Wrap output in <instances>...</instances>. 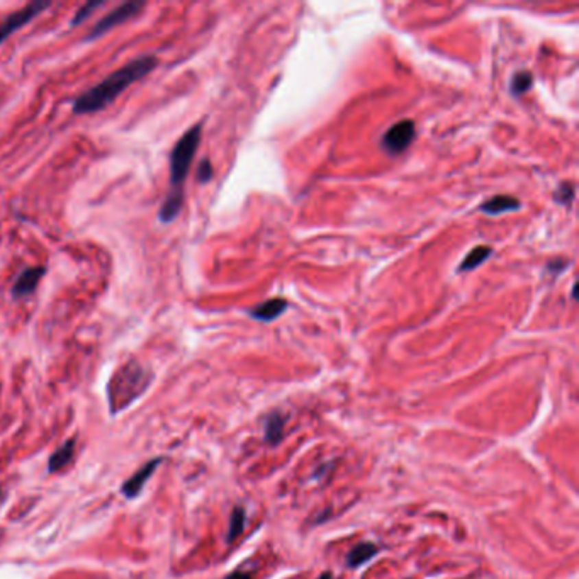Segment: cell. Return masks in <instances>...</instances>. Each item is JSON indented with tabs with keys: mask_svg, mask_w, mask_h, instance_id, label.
<instances>
[{
	"mask_svg": "<svg viewBox=\"0 0 579 579\" xmlns=\"http://www.w3.org/2000/svg\"><path fill=\"white\" fill-rule=\"evenodd\" d=\"M156 65H158V58L155 55H145L131 60L130 63L104 78L101 84L94 85L87 92L78 95L71 106V113L82 116V114H94L106 109L134 82L141 80L150 71L155 70Z\"/></svg>",
	"mask_w": 579,
	"mask_h": 579,
	"instance_id": "1",
	"label": "cell"
},
{
	"mask_svg": "<svg viewBox=\"0 0 579 579\" xmlns=\"http://www.w3.org/2000/svg\"><path fill=\"white\" fill-rule=\"evenodd\" d=\"M152 375L138 362L124 364L109 381V406L113 413L128 408L148 388Z\"/></svg>",
	"mask_w": 579,
	"mask_h": 579,
	"instance_id": "2",
	"label": "cell"
},
{
	"mask_svg": "<svg viewBox=\"0 0 579 579\" xmlns=\"http://www.w3.org/2000/svg\"><path fill=\"white\" fill-rule=\"evenodd\" d=\"M202 124H196L191 130L185 131L184 137L175 143L170 153V189L167 192L169 198L184 199V182L191 170L198 146L201 143Z\"/></svg>",
	"mask_w": 579,
	"mask_h": 579,
	"instance_id": "3",
	"label": "cell"
},
{
	"mask_svg": "<svg viewBox=\"0 0 579 579\" xmlns=\"http://www.w3.org/2000/svg\"><path fill=\"white\" fill-rule=\"evenodd\" d=\"M145 7V2H138V0H133V2H124L121 5H117L116 9L110 10L107 16H104L94 27L88 33L85 41H94V39L101 38V36L107 34L110 29L117 27L119 24L126 23V21L133 19L137 14L141 12V9Z\"/></svg>",
	"mask_w": 579,
	"mask_h": 579,
	"instance_id": "4",
	"label": "cell"
},
{
	"mask_svg": "<svg viewBox=\"0 0 579 579\" xmlns=\"http://www.w3.org/2000/svg\"><path fill=\"white\" fill-rule=\"evenodd\" d=\"M49 7H51L49 2H33L27 3V5L23 7L21 10H16V12L10 14V16L0 24V45H2L10 34H14L16 31H19L21 27L26 26L27 23H31L34 17H38L39 14L45 12Z\"/></svg>",
	"mask_w": 579,
	"mask_h": 579,
	"instance_id": "5",
	"label": "cell"
},
{
	"mask_svg": "<svg viewBox=\"0 0 579 579\" xmlns=\"http://www.w3.org/2000/svg\"><path fill=\"white\" fill-rule=\"evenodd\" d=\"M414 131H416V128H414L413 121H399V123H396L394 126L389 128L384 133V137H382V148L388 153H391V155H399L413 143Z\"/></svg>",
	"mask_w": 579,
	"mask_h": 579,
	"instance_id": "6",
	"label": "cell"
},
{
	"mask_svg": "<svg viewBox=\"0 0 579 579\" xmlns=\"http://www.w3.org/2000/svg\"><path fill=\"white\" fill-rule=\"evenodd\" d=\"M46 269L45 267H31V269H24L23 272L17 275L16 282L12 285V298L23 299L26 296L33 294L38 287L39 281L45 277Z\"/></svg>",
	"mask_w": 579,
	"mask_h": 579,
	"instance_id": "7",
	"label": "cell"
},
{
	"mask_svg": "<svg viewBox=\"0 0 579 579\" xmlns=\"http://www.w3.org/2000/svg\"><path fill=\"white\" fill-rule=\"evenodd\" d=\"M160 462H162V457H156V459L150 460V462H146L145 466L139 467L137 473H134L133 476H131L123 484V488H121L123 495L126 496V498H130V499L137 498L139 493H141V489L145 488V484H146V481H148V477L152 476L153 473H155V469H156V467H158Z\"/></svg>",
	"mask_w": 579,
	"mask_h": 579,
	"instance_id": "8",
	"label": "cell"
},
{
	"mask_svg": "<svg viewBox=\"0 0 579 579\" xmlns=\"http://www.w3.org/2000/svg\"><path fill=\"white\" fill-rule=\"evenodd\" d=\"M285 309H287V301L282 298H275L253 307V309L250 311V316L260 321H272L275 318L281 316Z\"/></svg>",
	"mask_w": 579,
	"mask_h": 579,
	"instance_id": "9",
	"label": "cell"
},
{
	"mask_svg": "<svg viewBox=\"0 0 579 579\" xmlns=\"http://www.w3.org/2000/svg\"><path fill=\"white\" fill-rule=\"evenodd\" d=\"M75 456V438H70L63 443L60 449H56L55 452L51 453L48 460V471L49 473H58V471L65 469L67 466L71 462Z\"/></svg>",
	"mask_w": 579,
	"mask_h": 579,
	"instance_id": "10",
	"label": "cell"
},
{
	"mask_svg": "<svg viewBox=\"0 0 579 579\" xmlns=\"http://www.w3.org/2000/svg\"><path fill=\"white\" fill-rule=\"evenodd\" d=\"M520 207H521L520 201L511 198V196H496V198L482 202L481 211H484V213L489 214V216H496V214L506 213V211H517V209H520Z\"/></svg>",
	"mask_w": 579,
	"mask_h": 579,
	"instance_id": "11",
	"label": "cell"
},
{
	"mask_svg": "<svg viewBox=\"0 0 579 579\" xmlns=\"http://www.w3.org/2000/svg\"><path fill=\"white\" fill-rule=\"evenodd\" d=\"M377 554V547L373 542H362V544L355 545L350 554L346 556V566L350 567H359L362 564H366L367 560H370Z\"/></svg>",
	"mask_w": 579,
	"mask_h": 579,
	"instance_id": "12",
	"label": "cell"
},
{
	"mask_svg": "<svg viewBox=\"0 0 579 579\" xmlns=\"http://www.w3.org/2000/svg\"><path fill=\"white\" fill-rule=\"evenodd\" d=\"M493 253V248L491 246H486V245H481V246H476V248L473 250L471 253H467V257L464 259V262L460 263L459 267V272H467V270H474L477 269L481 263H484L486 260H488V257Z\"/></svg>",
	"mask_w": 579,
	"mask_h": 579,
	"instance_id": "13",
	"label": "cell"
},
{
	"mask_svg": "<svg viewBox=\"0 0 579 579\" xmlns=\"http://www.w3.org/2000/svg\"><path fill=\"white\" fill-rule=\"evenodd\" d=\"M282 434H284V418L281 414L269 416L265 425V440L275 445L282 438Z\"/></svg>",
	"mask_w": 579,
	"mask_h": 579,
	"instance_id": "14",
	"label": "cell"
},
{
	"mask_svg": "<svg viewBox=\"0 0 579 579\" xmlns=\"http://www.w3.org/2000/svg\"><path fill=\"white\" fill-rule=\"evenodd\" d=\"M532 82H534V77H532L530 71H527V70L517 71V73L513 75V78H511V85H510L511 94L520 97L521 94H525V92L532 87Z\"/></svg>",
	"mask_w": 579,
	"mask_h": 579,
	"instance_id": "15",
	"label": "cell"
},
{
	"mask_svg": "<svg viewBox=\"0 0 579 579\" xmlns=\"http://www.w3.org/2000/svg\"><path fill=\"white\" fill-rule=\"evenodd\" d=\"M246 515L243 508H235L230 518V528H228V542H233L241 535L243 528H245Z\"/></svg>",
	"mask_w": 579,
	"mask_h": 579,
	"instance_id": "16",
	"label": "cell"
},
{
	"mask_svg": "<svg viewBox=\"0 0 579 579\" xmlns=\"http://www.w3.org/2000/svg\"><path fill=\"white\" fill-rule=\"evenodd\" d=\"M104 3H106V2H87V3H84V5H82L80 9H78L77 12H75L73 19L70 21V26L75 27V26H78V24L84 23V21L87 19V17L91 16V14L94 12V10L101 9Z\"/></svg>",
	"mask_w": 579,
	"mask_h": 579,
	"instance_id": "17",
	"label": "cell"
},
{
	"mask_svg": "<svg viewBox=\"0 0 579 579\" xmlns=\"http://www.w3.org/2000/svg\"><path fill=\"white\" fill-rule=\"evenodd\" d=\"M574 199V185L571 182H564V184L559 185L556 192V201L560 202V204H569Z\"/></svg>",
	"mask_w": 579,
	"mask_h": 579,
	"instance_id": "18",
	"label": "cell"
},
{
	"mask_svg": "<svg viewBox=\"0 0 579 579\" xmlns=\"http://www.w3.org/2000/svg\"><path fill=\"white\" fill-rule=\"evenodd\" d=\"M211 177H213V165H211L209 160H202L198 169V180L206 184L211 180Z\"/></svg>",
	"mask_w": 579,
	"mask_h": 579,
	"instance_id": "19",
	"label": "cell"
},
{
	"mask_svg": "<svg viewBox=\"0 0 579 579\" xmlns=\"http://www.w3.org/2000/svg\"><path fill=\"white\" fill-rule=\"evenodd\" d=\"M566 265H567V263L564 262V260H554L552 263H549V267H547V269L552 270L554 274H559L560 270H563ZM552 272H550V274H552Z\"/></svg>",
	"mask_w": 579,
	"mask_h": 579,
	"instance_id": "20",
	"label": "cell"
},
{
	"mask_svg": "<svg viewBox=\"0 0 579 579\" xmlns=\"http://www.w3.org/2000/svg\"><path fill=\"white\" fill-rule=\"evenodd\" d=\"M224 579H252V578H250L246 573H239V571H237V573L228 574V576L224 578Z\"/></svg>",
	"mask_w": 579,
	"mask_h": 579,
	"instance_id": "21",
	"label": "cell"
},
{
	"mask_svg": "<svg viewBox=\"0 0 579 579\" xmlns=\"http://www.w3.org/2000/svg\"><path fill=\"white\" fill-rule=\"evenodd\" d=\"M3 499H5V493H3V489H0V505H2Z\"/></svg>",
	"mask_w": 579,
	"mask_h": 579,
	"instance_id": "22",
	"label": "cell"
},
{
	"mask_svg": "<svg viewBox=\"0 0 579 579\" xmlns=\"http://www.w3.org/2000/svg\"><path fill=\"white\" fill-rule=\"evenodd\" d=\"M320 579H331V574L330 573H324L323 576H320Z\"/></svg>",
	"mask_w": 579,
	"mask_h": 579,
	"instance_id": "23",
	"label": "cell"
}]
</instances>
